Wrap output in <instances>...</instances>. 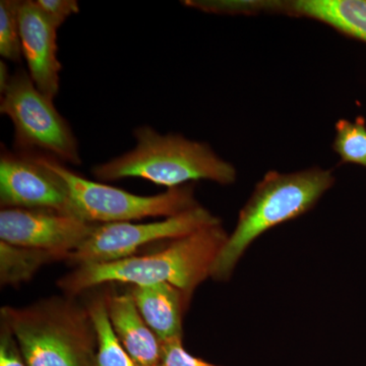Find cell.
Listing matches in <instances>:
<instances>
[{"label":"cell","instance_id":"ba28073f","mask_svg":"<svg viewBox=\"0 0 366 366\" xmlns=\"http://www.w3.org/2000/svg\"><path fill=\"white\" fill-rule=\"evenodd\" d=\"M0 206L53 209L76 216L69 190L57 173L37 154L11 152L4 146L0 155Z\"/></svg>","mask_w":366,"mask_h":366},{"label":"cell","instance_id":"6da1fadb","mask_svg":"<svg viewBox=\"0 0 366 366\" xmlns=\"http://www.w3.org/2000/svg\"><path fill=\"white\" fill-rule=\"evenodd\" d=\"M228 236L222 224L208 226L170 240L160 252L117 262L81 264L59 279L57 285L64 295L76 297L114 282L131 285L169 283L182 290L189 302L194 290L211 278L212 269Z\"/></svg>","mask_w":366,"mask_h":366},{"label":"cell","instance_id":"52a82bcc","mask_svg":"<svg viewBox=\"0 0 366 366\" xmlns=\"http://www.w3.org/2000/svg\"><path fill=\"white\" fill-rule=\"evenodd\" d=\"M220 223L218 217L199 204L157 222L97 224L88 239L72 252L66 261L76 267L120 261L132 257L144 245L177 239Z\"/></svg>","mask_w":366,"mask_h":366},{"label":"cell","instance_id":"d6986e66","mask_svg":"<svg viewBox=\"0 0 366 366\" xmlns=\"http://www.w3.org/2000/svg\"><path fill=\"white\" fill-rule=\"evenodd\" d=\"M36 4L56 29L69 16L79 11V4L76 0H36Z\"/></svg>","mask_w":366,"mask_h":366},{"label":"cell","instance_id":"277c9868","mask_svg":"<svg viewBox=\"0 0 366 366\" xmlns=\"http://www.w3.org/2000/svg\"><path fill=\"white\" fill-rule=\"evenodd\" d=\"M137 146L119 157L95 166L94 177L101 182L143 178L168 189L194 180L233 184L236 170L208 144L190 141L179 134H161L150 127L134 129Z\"/></svg>","mask_w":366,"mask_h":366},{"label":"cell","instance_id":"7402d4cb","mask_svg":"<svg viewBox=\"0 0 366 366\" xmlns=\"http://www.w3.org/2000/svg\"><path fill=\"white\" fill-rule=\"evenodd\" d=\"M156 366H161V365H156Z\"/></svg>","mask_w":366,"mask_h":366},{"label":"cell","instance_id":"7c38bea8","mask_svg":"<svg viewBox=\"0 0 366 366\" xmlns=\"http://www.w3.org/2000/svg\"><path fill=\"white\" fill-rule=\"evenodd\" d=\"M129 295L144 322L160 341L182 338V315L189 301L169 283L132 285Z\"/></svg>","mask_w":366,"mask_h":366},{"label":"cell","instance_id":"2e32d148","mask_svg":"<svg viewBox=\"0 0 366 366\" xmlns=\"http://www.w3.org/2000/svg\"><path fill=\"white\" fill-rule=\"evenodd\" d=\"M334 150L342 162L354 163L366 168V124L358 117L354 122L340 119L336 124Z\"/></svg>","mask_w":366,"mask_h":366},{"label":"cell","instance_id":"7a4b0ae2","mask_svg":"<svg viewBox=\"0 0 366 366\" xmlns=\"http://www.w3.org/2000/svg\"><path fill=\"white\" fill-rule=\"evenodd\" d=\"M0 317L14 334L26 365L94 366L98 348L95 324L88 307L74 296L4 307Z\"/></svg>","mask_w":366,"mask_h":366},{"label":"cell","instance_id":"8fae6325","mask_svg":"<svg viewBox=\"0 0 366 366\" xmlns=\"http://www.w3.org/2000/svg\"><path fill=\"white\" fill-rule=\"evenodd\" d=\"M107 312L118 340L136 366L161 365V344L129 292H107Z\"/></svg>","mask_w":366,"mask_h":366},{"label":"cell","instance_id":"30bf717a","mask_svg":"<svg viewBox=\"0 0 366 366\" xmlns=\"http://www.w3.org/2000/svg\"><path fill=\"white\" fill-rule=\"evenodd\" d=\"M21 51L28 74L45 96L54 100L59 90L61 64L57 59V29L33 0L20 1L19 7Z\"/></svg>","mask_w":366,"mask_h":366},{"label":"cell","instance_id":"44dd1931","mask_svg":"<svg viewBox=\"0 0 366 366\" xmlns=\"http://www.w3.org/2000/svg\"><path fill=\"white\" fill-rule=\"evenodd\" d=\"M11 76H9V69L4 60L0 61V93L6 90L7 84L9 83Z\"/></svg>","mask_w":366,"mask_h":366},{"label":"cell","instance_id":"3957f363","mask_svg":"<svg viewBox=\"0 0 366 366\" xmlns=\"http://www.w3.org/2000/svg\"><path fill=\"white\" fill-rule=\"evenodd\" d=\"M334 182L333 172L319 167L267 173L240 211L234 231L214 264L211 278L230 280L238 262L257 238L274 226L307 213Z\"/></svg>","mask_w":366,"mask_h":366},{"label":"cell","instance_id":"9c48e42d","mask_svg":"<svg viewBox=\"0 0 366 366\" xmlns=\"http://www.w3.org/2000/svg\"><path fill=\"white\" fill-rule=\"evenodd\" d=\"M97 224L45 209H1L0 240L18 247L56 252L69 257Z\"/></svg>","mask_w":366,"mask_h":366},{"label":"cell","instance_id":"5b68a950","mask_svg":"<svg viewBox=\"0 0 366 366\" xmlns=\"http://www.w3.org/2000/svg\"><path fill=\"white\" fill-rule=\"evenodd\" d=\"M38 156L66 182L74 215L88 222H129L148 217L169 218L199 206L194 185L190 183L156 196H137L127 190L86 179L56 159L42 154Z\"/></svg>","mask_w":366,"mask_h":366},{"label":"cell","instance_id":"4fadbf2b","mask_svg":"<svg viewBox=\"0 0 366 366\" xmlns=\"http://www.w3.org/2000/svg\"><path fill=\"white\" fill-rule=\"evenodd\" d=\"M297 16L322 21L366 43V0H296L277 4Z\"/></svg>","mask_w":366,"mask_h":366},{"label":"cell","instance_id":"e0dca14e","mask_svg":"<svg viewBox=\"0 0 366 366\" xmlns=\"http://www.w3.org/2000/svg\"><path fill=\"white\" fill-rule=\"evenodd\" d=\"M18 0L0 1V55L4 59L20 62L23 57Z\"/></svg>","mask_w":366,"mask_h":366},{"label":"cell","instance_id":"ac0fdd59","mask_svg":"<svg viewBox=\"0 0 366 366\" xmlns=\"http://www.w3.org/2000/svg\"><path fill=\"white\" fill-rule=\"evenodd\" d=\"M161 366H218L207 362L187 352L182 344V338L160 341Z\"/></svg>","mask_w":366,"mask_h":366},{"label":"cell","instance_id":"5bb4252c","mask_svg":"<svg viewBox=\"0 0 366 366\" xmlns=\"http://www.w3.org/2000/svg\"><path fill=\"white\" fill-rule=\"evenodd\" d=\"M62 259L66 261V257L56 252L0 242V283L1 286L26 283L45 264Z\"/></svg>","mask_w":366,"mask_h":366},{"label":"cell","instance_id":"9a60e30c","mask_svg":"<svg viewBox=\"0 0 366 366\" xmlns=\"http://www.w3.org/2000/svg\"><path fill=\"white\" fill-rule=\"evenodd\" d=\"M95 324L98 348L94 366H136L113 331L107 312V292L92 296L86 303Z\"/></svg>","mask_w":366,"mask_h":366},{"label":"cell","instance_id":"ffe728a7","mask_svg":"<svg viewBox=\"0 0 366 366\" xmlns=\"http://www.w3.org/2000/svg\"><path fill=\"white\" fill-rule=\"evenodd\" d=\"M0 366H28L11 329L0 324Z\"/></svg>","mask_w":366,"mask_h":366},{"label":"cell","instance_id":"8992f818","mask_svg":"<svg viewBox=\"0 0 366 366\" xmlns=\"http://www.w3.org/2000/svg\"><path fill=\"white\" fill-rule=\"evenodd\" d=\"M0 112L13 122L16 151H41L59 162L81 163L78 139L71 127L25 69L14 72L2 92Z\"/></svg>","mask_w":366,"mask_h":366}]
</instances>
